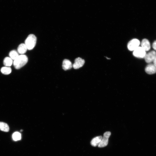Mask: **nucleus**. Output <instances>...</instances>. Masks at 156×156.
<instances>
[{
  "mask_svg": "<svg viewBox=\"0 0 156 156\" xmlns=\"http://www.w3.org/2000/svg\"><path fill=\"white\" fill-rule=\"evenodd\" d=\"M9 55L10 58L14 60L19 56L18 53L15 50H13L10 52Z\"/></svg>",
  "mask_w": 156,
  "mask_h": 156,
  "instance_id": "obj_15",
  "label": "nucleus"
},
{
  "mask_svg": "<svg viewBox=\"0 0 156 156\" xmlns=\"http://www.w3.org/2000/svg\"><path fill=\"white\" fill-rule=\"evenodd\" d=\"M23 131V130H20V131L22 132Z\"/></svg>",
  "mask_w": 156,
  "mask_h": 156,
  "instance_id": "obj_21",
  "label": "nucleus"
},
{
  "mask_svg": "<svg viewBox=\"0 0 156 156\" xmlns=\"http://www.w3.org/2000/svg\"><path fill=\"white\" fill-rule=\"evenodd\" d=\"M28 58L25 55H21L14 60L13 65L16 69H19L24 66L28 62Z\"/></svg>",
  "mask_w": 156,
  "mask_h": 156,
  "instance_id": "obj_1",
  "label": "nucleus"
},
{
  "mask_svg": "<svg viewBox=\"0 0 156 156\" xmlns=\"http://www.w3.org/2000/svg\"><path fill=\"white\" fill-rule=\"evenodd\" d=\"M85 63L84 60L80 58L76 59L75 63L73 65V67L75 69H78L82 67Z\"/></svg>",
  "mask_w": 156,
  "mask_h": 156,
  "instance_id": "obj_8",
  "label": "nucleus"
},
{
  "mask_svg": "<svg viewBox=\"0 0 156 156\" xmlns=\"http://www.w3.org/2000/svg\"><path fill=\"white\" fill-rule=\"evenodd\" d=\"M102 138L101 136H99L93 138L91 142V145L95 147L98 146L101 142Z\"/></svg>",
  "mask_w": 156,
  "mask_h": 156,
  "instance_id": "obj_11",
  "label": "nucleus"
},
{
  "mask_svg": "<svg viewBox=\"0 0 156 156\" xmlns=\"http://www.w3.org/2000/svg\"><path fill=\"white\" fill-rule=\"evenodd\" d=\"M145 71L148 74H154L156 73V66L153 64H149L146 67Z\"/></svg>",
  "mask_w": 156,
  "mask_h": 156,
  "instance_id": "obj_7",
  "label": "nucleus"
},
{
  "mask_svg": "<svg viewBox=\"0 0 156 156\" xmlns=\"http://www.w3.org/2000/svg\"><path fill=\"white\" fill-rule=\"evenodd\" d=\"M3 63L5 66L7 67H9L11 66L12 65L13 60L10 58L6 57L4 59Z\"/></svg>",
  "mask_w": 156,
  "mask_h": 156,
  "instance_id": "obj_16",
  "label": "nucleus"
},
{
  "mask_svg": "<svg viewBox=\"0 0 156 156\" xmlns=\"http://www.w3.org/2000/svg\"><path fill=\"white\" fill-rule=\"evenodd\" d=\"M153 63L154 65L156 66V58L154 61Z\"/></svg>",
  "mask_w": 156,
  "mask_h": 156,
  "instance_id": "obj_19",
  "label": "nucleus"
},
{
  "mask_svg": "<svg viewBox=\"0 0 156 156\" xmlns=\"http://www.w3.org/2000/svg\"><path fill=\"white\" fill-rule=\"evenodd\" d=\"M111 134V133L110 132H107L104 134L101 142L98 145L99 147H103L107 145L109 143V138Z\"/></svg>",
  "mask_w": 156,
  "mask_h": 156,
  "instance_id": "obj_3",
  "label": "nucleus"
},
{
  "mask_svg": "<svg viewBox=\"0 0 156 156\" xmlns=\"http://www.w3.org/2000/svg\"><path fill=\"white\" fill-rule=\"evenodd\" d=\"M106 58H107V59H110L109 58H107V57H106Z\"/></svg>",
  "mask_w": 156,
  "mask_h": 156,
  "instance_id": "obj_20",
  "label": "nucleus"
},
{
  "mask_svg": "<svg viewBox=\"0 0 156 156\" xmlns=\"http://www.w3.org/2000/svg\"><path fill=\"white\" fill-rule=\"evenodd\" d=\"M156 58V52L154 51H152L146 54L144 58L147 63H150L153 62Z\"/></svg>",
  "mask_w": 156,
  "mask_h": 156,
  "instance_id": "obj_6",
  "label": "nucleus"
},
{
  "mask_svg": "<svg viewBox=\"0 0 156 156\" xmlns=\"http://www.w3.org/2000/svg\"><path fill=\"white\" fill-rule=\"evenodd\" d=\"M13 138L15 141L20 140L21 139V134L19 132H15L13 135Z\"/></svg>",
  "mask_w": 156,
  "mask_h": 156,
  "instance_id": "obj_17",
  "label": "nucleus"
},
{
  "mask_svg": "<svg viewBox=\"0 0 156 156\" xmlns=\"http://www.w3.org/2000/svg\"><path fill=\"white\" fill-rule=\"evenodd\" d=\"M72 66V63L70 61L65 59L63 61L62 67L64 70L66 71L70 69Z\"/></svg>",
  "mask_w": 156,
  "mask_h": 156,
  "instance_id": "obj_9",
  "label": "nucleus"
},
{
  "mask_svg": "<svg viewBox=\"0 0 156 156\" xmlns=\"http://www.w3.org/2000/svg\"><path fill=\"white\" fill-rule=\"evenodd\" d=\"M37 39L36 37L33 34H30L28 36L25 41V44L28 49H32L35 46Z\"/></svg>",
  "mask_w": 156,
  "mask_h": 156,
  "instance_id": "obj_2",
  "label": "nucleus"
},
{
  "mask_svg": "<svg viewBox=\"0 0 156 156\" xmlns=\"http://www.w3.org/2000/svg\"><path fill=\"white\" fill-rule=\"evenodd\" d=\"M152 47L153 49L156 51V40L153 43Z\"/></svg>",
  "mask_w": 156,
  "mask_h": 156,
  "instance_id": "obj_18",
  "label": "nucleus"
},
{
  "mask_svg": "<svg viewBox=\"0 0 156 156\" xmlns=\"http://www.w3.org/2000/svg\"><path fill=\"white\" fill-rule=\"evenodd\" d=\"M146 51L142 47H138L134 51L133 55L138 58H144L146 55Z\"/></svg>",
  "mask_w": 156,
  "mask_h": 156,
  "instance_id": "obj_4",
  "label": "nucleus"
},
{
  "mask_svg": "<svg viewBox=\"0 0 156 156\" xmlns=\"http://www.w3.org/2000/svg\"><path fill=\"white\" fill-rule=\"evenodd\" d=\"M142 47L146 51L149 50L151 48L150 42L149 40L146 39H143L141 43Z\"/></svg>",
  "mask_w": 156,
  "mask_h": 156,
  "instance_id": "obj_10",
  "label": "nucleus"
},
{
  "mask_svg": "<svg viewBox=\"0 0 156 156\" xmlns=\"http://www.w3.org/2000/svg\"><path fill=\"white\" fill-rule=\"evenodd\" d=\"M27 49V47L25 44L22 43L17 48V51L20 54L23 55L26 53Z\"/></svg>",
  "mask_w": 156,
  "mask_h": 156,
  "instance_id": "obj_12",
  "label": "nucleus"
},
{
  "mask_svg": "<svg viewBox=\"0 0 156 156\" xmlns=\"http://www.w3.org/2000/svg\"><path fill=\"white\" fill-rule=\"evenodd\" d=\"M0 130L8 132L9 131V128L7 124L4 122H0Z\"/></svg>",
  "mask_w": 156,
  "mask_h": 156,
  "instance_id": "obj_13",
  "label": "nucleus"
},
{
  "mask_svg": "<svg viewBox=\"0 0 156 156\" xmlns=\"http://www.w3.org/2000/svg\"><path fill=\"white\" fill-rule=\"evenodd\" d=\"M140 44L139 40L136 39H134L129 42L128 44V48L130 51H134L139 46Z\"/></svg>",
  "mask_w": 156,
  "mask_h": 156,
  "instance_id": "obj_5",
  "label": "nucleus"
},
{
  "mask_svg": "<svg viewBox=\"0 0 156 156\" xmlns=\"http://www.w3.org/2000/svg\"><path fill=\"white\" fill-rule=\"evenodd\" d=\"M1 71L2 73L4 74L9 75L11 72L12 69L9 67H3L1 68Z\"/></svg>",
  "mask_w": 156,
  "mask_h": 156,
  "instance_id": "obj_14",
  "label": "nucleus"
}]
</instances>
